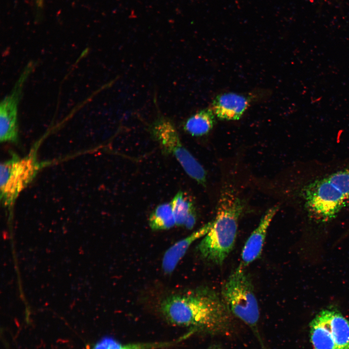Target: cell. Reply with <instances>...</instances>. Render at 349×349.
Returning <instances> with one entry per match:
<instances>
[{"mask_svg": "<svg viewBox=\"0 0 349 349\" xmlns=\"http://www.w3.org/2000/svg\"><path fill=\"white\" fill-rule=\"evenodd\" d=\"M166 320L178 326L190 327L195 333H225L231 326V315L222 297L208 287L170 294L159 304Z\"/></svg>", "mask_w": 349, "mask_h": 349, "instance_id": "obj_1", "label": "cell"}, {"mask_svg": "<svg viewBox=\"0 0 349 349\" xmlns=\"http://www.w3.org/2000/svg\"><path fill=\"white\" fill-rule=\"evenodd\" d=\"M245 206V202L233 186H223L213 225L197 247L204 259L217 265L223 263L234 246L238 220Z\"/></svg>", "mask_w": 349, "mask_h": 349, "instance_id": "obj_2", "label": "cell"}, {"mask_svg": "<svg viewBox=\"0 0 349 349\" xmlns=\"http://www.w3.org/2000/svg\"><path fill=\"white\" fill-rule=\"evenodd\" d=\"M302 195L312 218L321 222L331 220L349 200V167L308 183Z\"/></svg>", "mask_w": 349, "mask_h": 349, "instance_id": "obj_3", "label": "cell"}, {"mask_svg": "<svg viewBox=\"0 0 349 349\" xmlns=\"http://www.w3.org/2000/svg\"><path fill=\"white\" fill-rule=\"evenodd\" d=\"M239 265L222 288V297L230 313L249 326L263 349H266L258 331L259 309L252 280Z\"/></svg>", "mask_w": 349, "mask_h": 349, "instance_id": "obj_4", "label": "cell"}, {"mask_svg": "<svg viewBox=\"0 0 349 349\" xmlns=\"http://www.w3.org/2000/svg\"><path fill=\"white\" fill-rule=\"evenodd\" d=\"M148 130L163 153L173 156L190 178L198 184L205 186L206 170L183 145L174 125L170 119L161 115H158L149 126Z\"/></svg>", "mask_w": 349, "mask_h": 349, "instance_id": "obj_5", "label": "cell"}, {"mask_svg": "<svg viewBox=\"0 0 349 349\" xmlns=\"http://www.w3.org/2000/svg\"><path fill=\"white\" fill-rule=\"evenodd\" d=\"M40 167L35 150L23 158L13 155L11 159L1 163L0 199L4 206H13L19 194L34 178Z\"/></svg>", "mask_w": 349, "mask_h": 349, "instance_id": "obj_6", "label": "cell"}, {"mask_svg": "<svg viewBox=\"0 0 349 349\" xmlns=\"http://www.w3.org/2000/svg\"><path fill=\"white\" fill-rule=\"evenodd\" d=\"M37 65L31 61L25 66L11 92L0 104V140L1 142L18 141V107L26 80Z\"/></svg>", "mask_w": 349, "mask_h": 349, "instance_id": "obj_7", "label": "cell"}, {"mask_svg": "<svg viewBox=\"0 0 349 349\" xmlns=\"http://www.w3.org/2000/svg\"><path fill=\"white\" fill-rule=\"evenodd\" d=\"M279 209L274 206L268 209L256 228L247 240L241 253L240 266L245 268L258 258L262 253L268 228Z\"/></svg>", "mask_w": 349, "mask_h": 349, "instance_id": "obj_8", "label": "cell"}, {"mask_svg": "<svg viewBox=\"0 0 349 349\" xmlns=\"http://www.w3.org/2000/svg\"><path fill=\"white\" fill-rule=\"evenodd\" d=\"M250 99L248 96L234 93L220 94L212 101L211 109L219 119H239L247 109Z\"/></svg>", "mask_w": 349, "mask_h": 349, "instance_id": "obj_9", "label": "cell"}, {"mask_svg": "<svg viewBox=\"0 0 349 349\" xmlns=\"http://www.w3.org/2000/svg\"><path fill=\"white\" fill-rule=\"evenodd\" d=\"M213 225L208 222L186 238L177 241L165 252L162 260V269L167 274H171L185 254L190 246L197 239L204 237Z\"/></svg>", "mask_w": 349, "mask_h": 349, "instance_id": "obj_10", "label": "cell"}, {"mask_svg": "<svg viewBox=\"0 0 349 349\" xmlns=\"http://www.w3.org/2000/svg\"><path fill=\"white\" fill-rule=\"evenodd\" d=\"M328 327L337 349H349V320L339 311L325 309L316 315Z\"/></svg>", "mask_w": 349, "mask_h": 349, "instance_id": "obj_11", "label": "cell"}, {"mask_svg": "<svg viewBox=\"0 0 349 349\" xmlns=\"http://www.w3.org/2000/svg\"><path fill=\"white\" fill-rule=\"evenodd\" d=\"M188 332L178 338L170 341L154 342H138L123 344L110 337H105L96 343L91 349H159L174 346L189 337Z\"/></svg>", "mask_w": 349, "mask_h": 349, "instance_id": "obj_12", "label": "cell"}, {"mask_svg": "<svg viewBox=\"0 0 349 349\" xmlns=\"http://www.w3.org/2000/svg\"><path fill=\"white\" fill-rule=\"evenodd\" d=\"M215 115L211 108L202 109L187 119L183 124V129L192 136L206 135L213 127Z\"/></svg>", "mask_w": 349, "mask_h": 349, "instance_id": "obj_13", "label": "cell"}, {"mask_svg": "<svg viewBox=\"0 0 349 349\" xmlns=\"http://www.w3.org/2000/svg\"><path fill=\"white\" fill-rule=\"evenodd\" d=\"M310 335L314 349H337L330 330L317 316L310 322Z\"/></svg>", "mask_w": 349, "mask_h": 349, "instance_id": "obj_14", "label": "cell"}, {"mask_svg": "<svg viewBox=\"0 0 349 349\" xmlns=\"http://www.w3.org/2000/svg\"><path fill=\"white\" fill-rule=\"evenodd\" d=\"M149 225L153 231L167 230L176 225L171 202L158 205L149 216Z\"/></svg>", "mask_w": 349, "mask_h": 349, "instance_id": "obj_15", "label": "cell"}, {"mask_svg": "<svg viewBox=\"0 0 349 349\" xmlns=\"http://www.w3.org/2000/svg\"><path fill=\"white\" fill-rule=\"evenodd\" d=\"M176 225H185L188 218L196 212L194 204L184 192L179 191L171 202Z\"/></svg>", "mask_w": 349, "mask_h": 349, "instance_id": "obj_16", "label": "cell"}, {"mask_svg": "<svg viewBox=\"0 0 349 349\" xmlns=\"http://www.w3.org/2000/svg\"><path fill=\"white\" fill-rule=\"evenodd\" d=\"M209 349H220V348H219L217 346H214V347H211Z\"/></svg>", "mask_w": 349, "mask_h": 349, "instance_id": "obj_17", "label": "cell"}]
</instances>
